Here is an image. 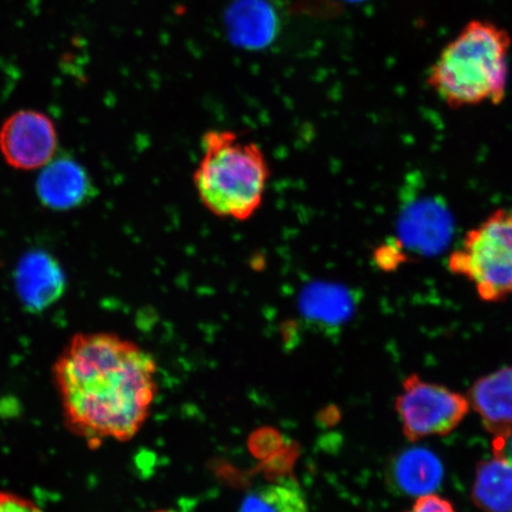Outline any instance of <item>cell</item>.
<instances>
[{
    "mask_svg": "<svg viewBox=\"0 0 512 512\" xmlns=\"http://www.w3.org/2000/svg\"><path fill=\"white\" fill-rule=\"evenodd\" d=\"M51 374L66 427L91 445L136 437L156 398L150 352L110 332L75 334Z\"/></svg>",
    "mask_w": 512,
    "mask_h": 512,
    "instance_id": "6da1fadb",
    "label": "cell"
},
{
    "mask_svg": "<svg viewBox=\"0 0 512 512\" xmlns=\"http://www.w3.org/2000/svg\"><path fill=\"white\" fill-rule=\"evenodd\" d=\"M192 184L198 201L217 219L247 222L264 204L271 168L258 143L228 128L201 138Z\"/></svg>",
    "mask_w": 512,
    "mask_h": 512,
    "instance_id": "7a4b0ae2",
    "label": "cell"
},
{
    "mask_svg": "<svg viewBox=\"0 0 512 512\" xmlns=\"http://www.w3.org/2000/svg\"><path fill=\"white\" fill-rule=\"evenodd\" d=\"M512 38L489 21H471L441 50L427 75V85L453 110L499 105L509 80Z\"/></svg>",
    "mask_w": 512,
    "mask_h": 512,
    "instance_id": "3957f363",
    "label": "cell"
},
{
    "mask_svg": "<svg viewBox=\"0 0 512 512\" xmlns=\"http://www.w3.org/2000/svg\"><path fill=\"white\" fill-rule=\"evenodd\" d=\"M448 268L488 303L512 298V210L498 209L467 232Z\"/></svg>",
    "mask_w": 512,
    "mask_h": 512,
    "instance_id": "277c9868",
    "label": "cell"
},
{
    "mask_svg": "<svg viewBox=\"0 0 512 512\" xmlns=\"http://www.w3.org/2000/svg\"><path fill=\"white\" fill-rule=\"evenodd\" d=\"M395 408L403 434L415 443L434 435L444 437L456 430L471 407L462 394L412 374L403 382Z\"/></svg>",
    "mask_w": 512,
    "mask_h": 512,
    "instance_id": "5b68a950",
    "label": "cell"
},
{
    "mask_svg": "<svg viewBox=\"0 0 512 512\" xmlns=\"http://www.w3.org/2000/svg\"><path fill=\"white\" fill-rule=\"evenodd\" d=\"M56 151L55 125L42 112L18 111L0 127V153L11 168L42 169L56 156Z\"/></svg>",
    "mask_w": 512,
    "mask_h": 512,
    "instance_id": "8992f818",
    "label": "cell"
},
{
    "mask_svg": "<svg viewBox=\"0 0 512 512\" xmlns=\"http://www.w3.org/2000/svg\"><path fill=\"white\" fill-rule=\"evenodd\" d=\"M37 195L44 207L67 211L93 200L95 187L86 169L74 158L55 156L38 176Z\"/></svg>",
    "mask_w": 512,
    "mask_h": 512,
    "instance_id": "52a82bcc",
    "label": "cell"
},
{
    "mask_svg": "<svg viewBox=\"0 0 512 512\" xmlns=\"http://www.w3.org/2000/svg\"><path fill=\"white\" fill-rule=\"evenodd\" d=\"M19 299L30 311L41 312L66 292L67 278L60 262L46 251H31L19 260L15 272Z\"/></svg>",
    "mask_w": 512,
    "mask_h": 512,
    "instance_id": "ba28073f",
    "label": "cell"
},
{
    "mask_svg": "<svg viewBox=\"0 0 512 512\" xmlns=\"http://www.w3.org/2000/svg\"><path fill=\"white\" fill-rule=\"evenodd\" d=\"M467 400L494 439L508 435L512 431V367L479 379L471 387Z\"/></svg>",
    "mask_w": 512,
    "mask_h": 512,
    "instance_id": "9c48e42d",
    "label": "cell"
},
{
    "mask_svg": "<svg viewBox=\"0 0 512 512\" xmlns=\"http://www.w3.org/2000/svg\"><path fill=\"white\" fill-rule=\"evenodd\" d=\"M444 477L440 459L425 448L414 447L402 452L392 466V479L402 494L431 495Z\"/></svg>",
    "mask_w": 512,
    "mask_h": 512,
    "instance_id": "30bf717a",
    "label": "cell"
},
{
    "mask_svg": "<svg viewBox=\"0 0 512 512\" xmlns=\"http://www.w3.org/2000/svg\"><path fill=\"white\" fill-rule=\"evenodd\" d=\"M473 502L484 512H512V463L495 456L478 465Z\"/></svg>",
    "mask_w": 512,
    "mask_h": 512,
    "instance_id": "8fae6325",
    "label": "cell"
},
{
    "mask_svg": "<svg viewBox=\"0 0 512 512\" xmlns=\"http://www.w3.org/2000/svg\"><path fill=\"white\" fill-rule=\"evenodd\" d=\"M239 512H310V508L296 480L285 478L248 491Z\"/></svg>",
    "mask_w": 512,
    "mask_h": 512,
    "instance_id": "7c38bea8",
    "label": "cell"
},
{
    "mask_svg": "<svg viewBox=\"0 0 512 512\" xmlns=\"http://www.w3.org/2000/svg\"><path fill=\"white\" fill-rule=\"evenodd\" d=\"M0 512H44L30 498L14 494V492L0 491Z\"/></svg>",
    "mask_w": 512,
    "mask_h": 512,
    "instance_id": "4fadbf2b",
    "label": "cell"
},
{
    "mask_svg": "<svg viewBox=\"0 0 512 512\" xmlns=\"http://www.w3.org/2000/svg\"><path fill=\"white\" fill-rule=\"evenodd\" d=\"M407 512H457L447 499L437 495H425L418 498L413 508Z\"/></svg>",
    "mask_w": 512,
    "mask_h": 512,
    "instance_id": "5bb4252c",
    "label": "cell"
},
{
    "mask_svg": "<svg viewBox=\"0 0 512 512\" xmlns=\"http://www.w3.org/2000/svg\"><path fill=\"white\" fill-rule=\"evenodd\" d=\"M492 452L495 456L508 459L512 463V431L505 437L492 441Z\"/></svg>",
    "mask_w": 512,
    "mask_h": 512,
    "instance_id": "9a60e30c",
    "label": "cell"
}]
</instances>
